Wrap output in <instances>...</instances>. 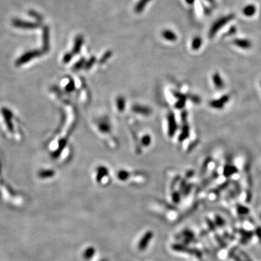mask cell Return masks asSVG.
<instances>
[{
  "label": "cell",
  "mask_w": 261,
  "mask_h": 261,
  "mask_svg": "<svg viewBox=\"0 0 261 261\" xmlns=\"http://www.w3.org/2000/svg\"><path fill=\"white\" fill-rule=\"evenodd\" d=\"M238 172V169L236 166L232 164H227L225 165L223 169V174L226 177H230L231 176L234 175Z\"/></svg>",
  "instance_id": "7"
},
{
  "label": "cell",
  "mask_w": 261,
  "mask_h": 261,
  "mask_svg": "<svg viewBox=\"0 0 261 261\" xmlns=\"http://www.w3.org/2000/svg\"><path fill=\"white\" fill-rule=\"evenodd\" d=\"M83 41H84V39H83V37L81 36H78L77 38L76 39L75 44H74V47L73 49L74 54H78V52H79L83 44Z\"/></svg>",
  "instance_id": "10"
},
{
  "label": "cell",
  "mask_w": 261,
  "mask_h": 261,
  "mask_svg": "<svg viewBox=\"0 0 261 261\" xmlns=\"http://www.w3.org/2000/svg\"><path fill=\"white\" fill-rule=\"evenodd\" d=\"M143 141L145 142V144H148L149 143L150 139L149 138H147V136H144L143 138Z\"/></svg>",
  "instance_id": "20"
},
{
  "label": "cell",
  "mask_w": 261,
  "mask_h": 261,
  "mask_svg": "<svg viewBox=\"0 0 261 261\" xmlns=\"http://www.w3.org/2000/svg\"><path fill=\"white\" fill-rule=\"evenodd\" d=\"M195 0H185V2H186V3L189 4H193L194 2H195Z\"/></svg>",
  "instance_id": "21"
},
{
  "label": "cell",
  "mask_w": 261,
  "mask_h": 261,
  "mask_svg": "<svg viewBox=\"0 0 261 261\" xmlns=\"http://www.w3.org/2000/svg\"><path fill=\"white\" fill-rule=\"evenodd\" d=\"M152 236H153V234H152V231H148L143 236L142 238H141L140 241H139V249L140 250H144L146 249V247H147L149 241L152 239Z\"/></svg>",
  "instance_id": "4"
},
{
  "label": "cell",
  "mask_w": 261,
  "mask_h": 261,
  "mask_svg": "<svg viewBox=\"0 0 261 261\" xmlns=\"http://www.w3.org/2000/svg\"><path fill=\"white\" fill-rule=\"evenodd\" d=\"M202 43V39L200 38V37H199V36L195 37V38L194 39L193 41H192V44H191V47H192V49L194 50L199 49L200 47H201Z\"/></svg>",
  "instance_id": "13"
},
{
  "label": "cell",
  "mask_w": 261,
  "mask_h": 261,
  "mask_svg": "<svg viewBox=\"0 0 261 261\" xmlns=\"http://www.w3.org/2000/svg\"><path fill=\"white\" fill-rule=\"evenodd\" d=\"M234 43L237 47L242 48V49H250L252 45L251 42L247 39H235Z\"/></svg>",
  "instance_id": "8"
},
{
  "label": "cell",
  "mask_w": 261,
  "mask_h": 261,
  "mask_svg": "<svg viewBox=\"0 0 261 261\" xmlns=\"http://www.w3.org/2000/svg\"><path fill=\"white\" fill-rule=\"evenodd\" d=\"M256 11L255 7L252 4H250V5L246 6L245 8L243 9V13L245 14L246 16H252L254 14Z\"/></svg>",
  "instance_id": "12"
},
{
  "label": "cell",
  "mask_w": 261,
  "mask_h": 261,
  "mask_svg": "<svg viewBox=\"0 0 261 261\" xmlns=\"http://www.w3.org/2000/svg\"><path fill=\"white\" fill-rule=\"evenodd\" d=\"M54 175V171L47 170V171H42L39 173V176L41 177H50Z\"/></svg>",
  "instance_id": "16"
},
{
  "label": "cell",
  "mask_w": 261,
  "mask_h": 261,
  "mask_svg": "<svg viewBox=\"0 0 261 261\" xmlns=\"http://www.w3.org/2000/svg\"><path fill=\"white\" fill-rule=\"evenodd\" d=\"M232 18H233V15H228V16L223 17L221 19L218 20V21L215 22L214 24H213L212 27H211L210 33H209V36H210V37H213L215 34H216V33L218 32V30L220 28L225 25L227 23L228 21H230Z\"/></svg>",
  "instance_id": "1"
},
{
  "label": "cell",
  "mask_w": 261,
  "mask_h": 261,
  "mask_svg": "<svg viewBox=\"0 0 261 261\" xmlns=\"http://www.w3.org/2000/svg\"><path fill=\"white\" fill-rule=\"evenodd\" d=\"M94 252H95L94 248V247L89 248V249L86 250V252H85V258H86V259H90L94 256Z\"/></svg>",
  "instance_id": "15"
},
{
  "label": "cell",
  "mask_w": 261,
  "mask_h": 261,
  "mask_svg": "<svg viewBox=\"0 0 261 261\" xmlns=\"http://www.w3.org/2000/svg\"><path fill=\"white\" fill-rule=\"evenodd\" d=\"M213 82L218 89H222L224 87V82L218 73H214L212 77Z\"/></svg>",
  "instance_id": "6"
},
{
  "label": "cell",
  "mask_w": 261,
  "mask_h": 261,
  "mask_svg": "<svg viewBox=\"0 0 261 261\" xmlns=\"http://www.w3.org/2000/svg\"><path fill=\"white\" fill-rule=\"evenodd\" d=\"M149 1L150 0H140V1H139L136 7H135V12L136 13H141Z\"/></svg>",
  "instance_id": "11"
},
{
  "label": "cell",
  "mask_w": 261,
  "mask_h": 261,
  "mask_svg": "<svg viewBox=\"0 0 261 261\" xmlns=\"http://www.w3.org/2000/svg\"><path fill=\"white\" fill-rule=\"evenodd\" d=\"M2 112L4 116V120H5V123H7V125L9 130H10V131H12L13 125L12 122H11V119H12V113L7 108H2Z\"/></svg>",
  "instance_id": "5"
},
{
  "label": "cell",
  "mask_w": 261,
  "mask_h": 261,
  "mask_svg": "<svg viewBox=\"0 0 261 261\" xmlns=\"http://www.w3.org/2000/svg\"><path fill=\"white\" fill-rule=\"evenodd\" d=\"M39 54L40 53H39L38 51H33V52H27V53H25L24 55L20 57L19 60L16 62V65L20 66V65H23V63L27 62L28 61L31 60L33 57H34L39 55Z\"/></svg>",
  "instance_id": "3"
},
{
  "label": "cell",
  "mask_w": 261,
  "mask_h": 261,
  "mask_svg": "<svg viewBox=\"0 0 261 261\" xmlns=\"http://www.w3.org/2000/svg\"><path fill=\"white\" fill-rule=\"evenodd\" d=\"M107 173H108V171H107L105 167H100V168L98 170V172H97V181H100L102 177L105 176L107 175Z\"/></svg>",
  "instance_id": "14"
},
{
  "label": "cell",
  "mask_w": 261,
  "mask_h": 261,
  "mask_svg": "<svg viewBox=\"0 0 261 261\" xmlns=\"http://www.w3.org/2000/svg\"><path fill=\"white\" fill-rule=\"evenodd\" d=\"M128 174H129V173H128V172L124 171H121L118 173V178L121 181L122 180L124 181L126 179V178H127L128 177Z\"/></svg>",
  "instance_id": "17"
},
{
  "label": "cell",
  "mask_w": 261,
  "mask_h": 261,
  "mask_svg": "<svg viewBox=\"0 0 261 261\" xmlns=\"http://www.w3.org/2000/svg\"><path fill=\"white\" fill-rule=\"evenodd\" d=\"M230 96L228 94H225L216 100H212L210 102V105L213 108L215 109H221L224 107V104L229 101Z\"/></svg>",
  "instance_id": "2"
},
{
  "label": "cell",
  "mask_w": 261,
  "mask_h": 261,
  "mask_svg": "<svg viewBox=\"0 0 261 261\" xmlns=\"http://www.w3.org/2000/svg\"><path fill=\"white\" fill-rule=\"evenodd\" d=\"M71 57H72L71 54H70V53H68V54H65V55L64 56V58H63V61H64L65 62H69V61L71 60Z\"/></svg>",
  "instance_id": "18"
},
{
  "label": "cell",
  "mask_w": 261,
  "mask_h": 261,
  "mask_svg": "<svg viewBox=\"0 0 261 261\" xmlns=\"http://www.w3.org/2000/svg\"><path fill=\"white\" fill-rule=\"evenodd\" d=\"M83 62H84V60H80L79 62H78L77 64H76V65H75V68H78V67H80L82 65V64H83Z\"/></svg>",
  "instance_id": "19"
},
{
  "label": "cell",
  "mask_w": 261,
  "mask_h": 261,
  "mask_svg": "<svg viewBox=\"0 0 261 261\" xmlns=\"http://www.w3.org/2000/svg\"><path fill=\"white\" fill-rule=\"evenodd\" d=\"M208 1H210V2H213V0H208Z\"/></svg>",
  "instance_id": "22"
},
{
  "label": "cell",
  "mask_w": 261,
  "mask_h": 261,
  "mask_svg": "<svg viewBox=\"0 0 261 261\" xmlns=\"http://www.w3.org/2000/svg\"><path fill=\"white\" fill-rule=\"evenodd\" d=\"M162 36L165 39L170 41H175L177 39V36L175 33L170 30H165L162 33Z\"/></svg>",
  "instance_id": "9"
},
{
  "label": "cell",
  "mask_w": 261,
  "mask_h": 261,
  "mask_svg": "<svg viewBox=\"0 0 261 261\" xmlns=\"http://www.w3.org/2000/svg\"><path fill=\"white\" fill-rule=\"evenodd\" d=\"M102 261H107V260H102Z\"/></svg>",
  "instance_id": "23"
}]
</instances>
